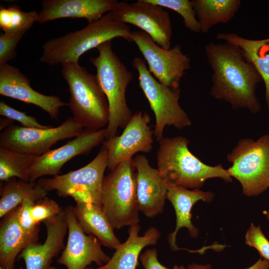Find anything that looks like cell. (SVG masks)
I'll list each match as a JSON object with an SVG mask.
<instances>
[{
  "label": "cell",
  "mask_w": 269,
  "mask_h": 269,
  "mask_svg": "<svg viewBox=\"0 0 269 269\" xmlns=\"http://www.w3.org/2000/svg\"><path fill=\"white\" fill-rule=\"evenodd\" d=\"M205 51L212 70L210 95L229 103L234 109H245L253 114L259 112L261 105L256 91L263 80L240 47L226 42H210Z\"/></svg>",
  "instance_id": "6da1fadb"
},
{
  "label": "cell",
  "mask_w": 269,
  "mask_h": 269,
  "mask_svg": "<svg viewBox=\"0 0 269 269\" xmlns=\"http://www.w3.org/2000/svg\"><path fill=\"white\" fill-rule=\"evenodd\" d=\"M110 12L115 19L140 28L162 48H170L171 21L168 12L163 7L147 0L133 3L121 1Z\"/></svg>",
  "instance_id": "7c38bea8"
},
{
  "label": "cell",
  "mask_w": 269,
  "mask_h": 269,
  "mask_svg": "<svg viewBox=\"0 0 269 269\" xmlns=\"http://www.w3.org/2000/svg\"><path fill=\"white\" fill-rule=\"evenodd\" d=\"M132 64L138 74L139 86L155 115L153 134L157 140L163 137L166 126L179 130L190 127L191 121L179 103L181 89L171 88L159 82L149 72L142 58H134Z\"/></svg>",
  "instance_id": "9c48e42d"
},
{
  "label": "cell",
  "mask_w": 269,
  "mask_h": 269,
  "mask_svg": "<svg viewBox=\"0 0 269 269\" xmlns=\"http://www.w3.org/2000/svg\"><path fill=\"white\" fill-rule=\"evenodd\" d=\"M201 32L207 33L214 26L226 23L239 10L240 0H192Z\"/></svg>",
  "instance_id": "d4e9b609"
},
{
  "label": "cell",
  "mask_w": 269,
  "mask_h": 269,
  "mask_svg": "<svg viewBox=\"0 0 269 269\" xmlns=\"http://www.w3.org/2000/svg\"><path fill=\"white\" fill-rule=\"evenodd\" d=\"M96 49L98 55L89 60L96 68L97 80L108 102L109 123L105 129L108 139L116 135L119 128L124 129L133 115L126 98L133 74L113 50L111 40Z\"/></svg>",
  "instance_id": "277c9868"
},
{
  "label": "cell",
  "mask_w": 269,
  "mask_h": 269,
  "mask_svg": "<svg viewBox=\"0 0 269 269\" xmlns=\"http://www.w3.org/2000/svg\"><path fill=\"white\" fill-rule=\"evenodd\" d=\"M36 156L0 146V180L5 181L12 177L29 182L30 170Z\"/></svg>",
  "instance_id": "4316f807"
},
{
  "label": "cell",
  "mask_w": 269,
  "mask_h": 269,
  "mask_svg": "<svg viewBox=\"0 0 269 269\" xmlns=\"http://www.w3.org/2000/svg\"><path fill=\"white\" fill-rule=\"evenodd\" d=\"M13 120L9 118H0V130L3 131L6 128L12 124Z\"/></svg>",
  "instance_id": "8d00e7d4"
},
{
  "label": "cell",
  "mask_w": 269,
  "mask_h": 269,
  "mask_svg": "<svg viewBox=\"0 0 269 269\" xmlns=\"http://www.w3.org/2000/svg\"><path fill=\"white\" fill-rule=\"evenodd\" d=\"M0 115L12 120L18 121L21 126L30 128L46 129L52 126L43 125L39 124L36 119L27 115L25 113L17 110L6 104L3 101H0Z\"/></svg>",
  "instance_id": "1f68e13d"
},
{
  "label": "cell",
  "mask_w": 269,
  "mask_h": 269,
  "mask_svg": "<svg viewBox=\"0 0 269 269\" xmlns=\"http://www.w3.org/2000/svg\"><path fill=\"white\" fill-rule=\"evenodd\" d=\"M0 94L39 107L57 120L60 108L68 106L58 96L45 95L33 89L29 79L17 68L7 63L0 66Z\"/></svg>",
  "instance_id": "e0dca14e"
},
{
  "label": "cell",
  "mask_w": 269,
  "mask_h": 269,
  "mask_svg": "<svg viewBox=\"0 0 269 269\" xmlns=\"http://www.w3.org/2000/svg\"><path fill=\"white\" fill-rule=\"evenodd\" d=\"M1 189L0 217L20 205L24 200L33 202L46 197L48 192L37 182H26L12 177L4 181Z\"/></svg>",
  "instance_id": "484cf974"
},
{
  "label": "cell",
  "mask_w": 269,
  "mask_h": 269,
  "mask_svg": "<svg viewBox=\"0 0 269 269\" xmlns=\"http://www.w3.org/2000/svg\"><path fill=\"white\" fill-rule=\"evenodd\" d=\"M146 112H136L121 135L113 136L102 143L108 151L107 168L110 171L121 162L133 158L137 152H148L152 147L153 131Z\"/></svg>",
  "instance_id": "5bb4252c"
},
{
  "label": "cell",
  "mask_w": 269,
  "mask_h": 269,
  "mask_svg": "<svg viewBox=\"0 0 269 269\" xmlns=\"http://www.w3.org/2000/svg\"><path fill=\"white\" fill-rule=\"evenodd\" d=\"M158 142L157 169L168 188H200L206 180L213 178L232 181L227 169L221 164L209 165L195 156L188 148L186 137H163Z\"/></svg>",
  "instance_id": "7a4b0ae2"
},
{
  "label": "cell",
  "mask_w": 269,
  "mask_h": 269,
  "mask_svg": "<svg viewBox=\"0 0 269 269\" xmlns=\"http://www.w3.org/2000/svg\"><path fill=\"white\" fill-rule=\"evenodd\" d=\"M131 38L144 58L152 76L164 85L180 88L181 80L190 68L191 62L190 58L182 51L180 45L164 49L142 30L132 31Z\"/></svg>",
  "instance_id": "30bf717a"
},
{
  "label": "cell",
  "mask_w": 269,
  "mask_h": 269,
  "mask_svg": "<svg viewBox=\"0 0 269 269\" xmlns=\"http://www.w3.org/2000/svg\"><path fill=\"white\" fill-rule=\"evenodd\" d=\"M64 210L68 225V240L57 263L67 269H85L93 262L98 267L106 264L111 257L103 252L96 236L84 232L76 219L74 207L67 206Z\"/></svg>",
  "instance_id": "4fadbf2b"
},
{
  "label": "cell",
  "mask_w": 269,
  "mask_h": 269,
  "mask_svg": "<svg viewBox=\"0 0 269 269\" xmlns=\"http://www.w3.org/2000/svg\"><path fill=\"white\" fill-rule=\"evenodd\" d=\"M106 130L85 129L61 147L36 156L30 170L29 182H35L45 175H56L63 165L74 157L88 154L105 139Z\"/></svg>",
  "instance_id": "9a60e30c"
},
{
  "label": "cell",
  "mask_w": 269,
  "mask_h": 269,
  "mask_svg": "<svg viewBox=\"0 0 269 269\" xmlns=\"http://www.w3.org/2000/svg\"><path fill=\"white\" fill-rule=\"evenodd\" d=\"M74 212L84 232L96 236L101 244L116 250L122 244L101 207L92 203L77 204Z\"/></svg>",
  "instance_id": "cb8c5ba5"
},
{
  "label": "cell",
  "mask_w": 269,
  "mask_h": 269,
  "mask_svg": "<svg viewBox=\"0 0 269 269\" xmlns=\"http://www.w3.org/2000/svg\"><path fill=\"white\" fill-rule=\"evenodd\" d=\"M116 0H43L37 21L41 24L59 18H85L88 23L113 11Z\"/></svg>",
  "instance_id": "d6986e66"
},
{
  "label": "cell",
  "mask_w": 269,
  "mask_h": 269,
  "mask_svg": "<svg viewBox=\"0 0 269 269\" xmlns=\"http://www.w3.org/2000/svg\"><path fill=\"white\" fill-rule=\"evenodd\" d=\"M0 269H6V268H5L4 267L0 266Z\"/></svg>",
  "instance_id": "ab89813d"
},
{
  "label": "cell",
  "mask_w": 269,
  "mask_h": 269,
  "mask_svg": "<svg viewBox=\"0 0 269 269\" xmlns=\"http://www.w3.org/2000/svg\"><path fill=\"white\" fill-rule=\"evenodd\" d=\"M211 266L209 264L201 265L196 263L189 264L186 269H211ZM269 262L261 257L252 266L245 269H269Z\"/></svg>",
  "instance_id": "d590c367"
},
{
  "label": "cell",
  "mask_w": 269,
  "mask_h": 269,
  "mask_svg": "<svg viewBox=\"0 0 269 269\" xmlns=\"http://www.w3.org/2000/svg\"><path fill=\"white\" fill-rule=\"evenodd\" d=\"M135 167V194L139 211L153 218L163 211L168 187L157 169L152 168L144 155L133 158Z\"/></svg>",
  "instance_id": "2e32d148"
},
{
  "label": "cell",
  "mask_w": 269,
  "mask_h": 269,
  "mask_svg": "<svg viewBox=\"0 0 269 269\" xmlns=\"http://www.w3.org/2000/svg\"><path fill=\"white\" fill-rule=\"evenodd\" d=\"M227 159L232 164L229 174L240 182L244 195L258 196L269 188V134L241 139Z\"/></svg>",
  "instance_id": "52a82bcc"
},
{
  "label": "cell",
  "mask_w": 269,
  "mask_h": 269,
  "mask_svg": "<svg viewBox=\"0 0 269 269\" xmlns=\"http://www.w3.org/2000/svg\"><path fill=\"white\" fill-rule=\"evenodd\" d=\"M139 259L144 269H170L164 266L158 261L157 250L155 248L146 250L140 255ZM171 269H186V268L182 265H174Z\"/></svg>",
  "instance_id": "e575fe53"
},
{
  "label": "cell",
  "mask_w": 269,
  "mask_h": 269,
  "mask_svg": "<svg viewBox=\"0 0 269 269\" xmlns=\"http://www.w3.org/2000/svg\"><path fill=\"white\" fill-rule=\"evenodd\" d=\"M132 31L127 24L115 19L110 12L82 29L46 41L42 46L40 61L50 66L79 62L87 51L117 37L132 42Z\"/></svg>",
  "instance_id": "3957f363"
},
{
  "label": "cell",
  "mask_w": 269,
  "mask_h": 269,
  "mask_svg": "<svg viewBox=\"0 0 269 269\" xmlns=\"http://www.w3.org/2000/svg\"><path fill=\"white\" fill-rule=\"evenodd\" d=\"M63 210L56 201L45 197L34 203L31 216L36 224H40V222L57 215Z\"/></svg>",
  "instance_id": "f546056e"
},
{
  "label": "cell",
  "mask_w": 269,
  "mask_h": 269,
  "mask_svg": "<svg viewBox=\"0 0 269 269\" xmlns=\"http://www.w3.org/2000/svg\"><path fill=\"white\" fill-rule=\"evenodd\" d=\"M85 269H100L98 267L96 269H94V268H90V267H87L86 268H85Z\"/></svg>",
  "instance_id": "f35d334b"
},
{
  "label": "cell",
  "mask_w": 269,
  "mask_h": 269,
  "mask_svg": "<svg viewBox=\"0 0 269 269\" xmlns=\"http://www.w3.org/2000/svg\"><path fill=\"white\" fill-rule=\"evenodd\" d=\"M245 244L256 249L261 257L269 262V241L263 233L260 225L250 224L245 235Z\"/></svg>",
  "instance_id": "4dcf8cb0"
},
{
  "label": "cell",
  "mask_w": 269,
  "mask_h": 269,
  "mask_svg": "<svg viewBox=\"0 0 269 269\" xmlns=\"http://www.w3.org/2000/svg\"><path fill=\"white\" fill-rule=\"evenodd\" d=\"M83 128L73 117L68 118L61 125L46 129L30 128L11 125L0 134V146L20 153L40 156L57 141L75 137Z\"/></svg>",
  "instance_id": "8fae6325"
},
{
  "label": "cell",
  "mask_w": 269,
  "mask_h": 269,
  "mask_svg": "<svg viewBox=\"0 0 269 269\" xmlns=\"http://www.w3.org/2000/svg\"><path fill=\"white\" fill-rule=\"evenodd\" d=\"M25 32L12 34H0V66L15 58L16 55L15 48Z\"/></svg>",
  "instance_id": "d6a6232c"
},
{
  "label": "cell",
  "mask_w": 269,
  "mask_h": 269,
  "mask_svg": "<svg viewBox=\"0 0 269 269\" xmlns=\"http://www.w3.org/2000/svg\"><path fill=\"white\" fill-rule=\"evenodd\" d=\"M38 13L35 10L22 11L17 5L0 6V28L4 33L26 32L37 21Z\"/></svg>",
  "instance_id": "83f0119b"
},
{
  "label": "cell",
  "mask_w": 269,
  "mask_h": 269,
  "mask_svg": "<svg viewBox=\"0 0 269 269\" xmlns=\"http://www.w3.org/2000/svg\"><path fill=\"white\" fill-rule=\"evenodd\" d=\"M108 151L103 146L96 157L84 166L51 178L37 181L47 192L55 190L57 195L72 197L77 204L92 203L101 207L104 172L107 167Z\"/></svg>",
  "instance_id": "ba28073f"
},
{
  "label": "cell",
  "mask_w": 269,
  "mask_h": 269,
  "mask_svg": "<svg viewBox=\"0 0 269 269\" xmlns=\"http://www.w3.org/2000/svg\"><path fill=\"white\" fill-rule=\"evenodd\" d=\"M147 1L176 11L183 18V23L186 28L195 33L201 32V28L191 0H147Z\"/></svg>",
  "instance_id": "f1b7e54d"
},
{
  "label": "cell",
  "mask_w": 269,
  "mask_h": 269,
  "mask_svg": "<svg viewBox=\"0 0 269 269\" xmlns=\"http://www.w3.org/2000/svg\"><path fill=\"white\" fill-rule=\"evenodd\" d=\"M214 196L212 192L203 191L199 188L190 190L182 187L168 188L167 199L173 205L176 216L175 229L167 238L169 247L173 251L182 249L178 247L176 244V237L181 228H187L190 236L193 238L198 235V229L191 222V211L193 206L199 200L210 203Z\"/></svg>",
  "instance_id": "44dd1931"
},
{
  "label": "cell",
  "mask_w": 269,
  "mask_h": 269,
  "mask_svg": "<svg viewBox=\"0 0 269 269\" xmlns=\"http://www.w3.org/2000/svg\"><path fill=\"white\" fill-rule=\"evenodd\" d=\"M216 39L240 47L245 58L256 68L265 85L266 101L269 111V38L254 40L236 33L219 32Z\"/></svg>",
  "instance_id": "603a6c76"
},
{
  "label": "cell",
  "mask_w": 269,
  "mask_h": 269,
  "mask_svg": "<svg viewBox=\"0 0 269 269\" xmlns=\"http://www.w3.org/2000/svg\"><path fill=\"white\" fill-rule=\"evenodd\" d=\"M61 65L62 75L69 87L68 106L74 121L83 128L91 131L107 126L108 102L96 75L89 73L78 62Z\"/></svg>",
  "instance_id": "5b68a950"
},
{
  "label": "cell",
  "mask_w": 269,
  "mask_h": 269,
  "mask_svg": "<svg viewBox=\"0 0 269 269\" xmlns=\"http://www.w3.org/2000/svg\"><path fill=\"white\" fill-rule=\"evenodd\" d=\"M133 158L119 163L104 176L101 208L114 229L138 224Z\"/></svg>",
  "instance_id": "8992f818"
},
{
  "label": "cell",
  "mask_w": 269,
  "mask_h": 269,
  "mask_svg": "<svg viewBox=\"0 0 269 269\" xmlns=\"http://www.w3.org/2000/svg\"><path fill=\"white\" fill-rule=\"evenodd\" d=\"M46 228L45 242L30 244L19 254L26 269H56L51 265L52 260L65 248L64 240L68 231L64 209L57 215L43 221Z\"/></svg>",
  "instance_id": "ac0fdd59"
},
{
  "label": "cell",
  "mask_w": 269,
  "mask_h": 269,
  "mask_svg": "<svg viewBox=\"0 0 269 269\" xmlns=\"http://www.w3.org/2000/svg\"><path fill=\"white\" fill-rule=\"evenodd\" d=\"M34 203L29 200H24L20 205L18 214L19 225L23 229L29 232L40 231L39 224H36L31 216V209Z\"/></svg>",
  "instance_id": "836d02e7"
},
{
  "label": "cell",
  "mask_w": 269,
  "mask_h": 269,
  "mask_svg": "<svg viewBox=\"0 0 269 269\" xmlns=\"http://www.w3.org/2000/svg\"><path fill=\"white\" fill-rule=\"evenodd\" d=\"M140 226L134 225L129 229L127 240L115 250L109 261L98 267L100 269H135L142 250L145 247L155 245L161 236L160 231L151 226L142 236L139 235Z\"/></svg>",
  "instance_id": "7402d4cb"
},
{
  "label": "cell",
  "mask_w": 269,
  "mask_h": 269,
  "mask_svg": "<svg viewBox=\"0 0 269 269\" xmlns=\"http://www.w3.org/2000/svg\"><path fill=\"white\" fill-rule=\"evenodd\" d=\"M266 218L269 221V211L266 213Z\"/></svg>",
  "instance_id": "74e56055"
},
{
  "label": "cell",
  "mask_w": 269,
  "mask_h": 269,
  "mask_svg": "<svg viewBox=\"0 0 269 269\" xmlns=\"http://www.w3.org/2000/svg\"><path fill=\"white\" fill-rule=\"evenodd\" d=\"M20 205L2 218L0 223V266L14 269L16 257L28 245L38 243L39 231L29 232L18 220Z\"/></svg>",
  "instance_id": "ffe728a7"
}]
</instances>
